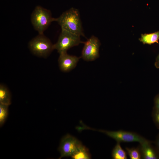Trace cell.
I'll use <instances>...</instances> for the list:
<instances>
[{
    "label": "cell",
    "instance_id": "obj_15",
    "mask_svg": "<svg viewBox=\"0 0 159 159\" xmlns=\"http://www.w3.org/2000/svg\"><path fill=\"white\" fill-rule=\"evenodd\" d=\"M9 105L0 103V126H1L7 118Z\"/></svg>",
    "mask_w": 159,
    "mask_h": 159
},
{
    "label": "cell",
    "instance_id": "obj_9",
    "mask_svg": "<svg viewBox=\"0 0 159 159\" xmlns=\"http://www.w3.org/2000/svg\"><path fill=\"white\" fill-rule=\"evenodd\" d=\"M152 142L140 144L139 146L142 158L144 159H158L159 153L155 147L151 145Z\"/></svg>",
    "mask_w": 159,
    "mask_h": 159
},
{
    "label": "cell",
    "instance_id": "obj_6",
    "mask_svg": "<svg viewBox=\"0 0 159 159\" xmlns=\"http://www.w3.org/2000/svg\"><path fill=\"white\" fill-rule=\"evenodd\" d=\"M83 43L84 44L81 57L84 60L93 61L99 57L100 43L97 37L92 35Z\"/></svg>",
    "mask_w": 159,
    "mask_h": 159
},
{
    "label": "cell",
    "instance_id": "obj_12",
    "mask_svg": "<svg viewBox=\"0 0 159 159\" xmlns=\"http://www.w3.org/2000/svg\"><path fill=\"white\" fill-rule=\"evenodd\" d=\"M0 103L9 105L11 104V97L9 91L3 85H0Z\"/></svg>",
    "mask_w": 159,
    "mask_h": 159
},
{
    "label": "cell",
    "instance_id": "obj_13",
    "mask_svg": "<svg viewBox=\"0 0 159 159\" xmlns=\"http://www.w3.org/2000/svg\"><path fill=\"white\" fill-rule=\"evenodd\" d=\"M126 153L122 148L120 143L117 142L112 151V157L114 159H127Z\"/></svg>",
    "mask_w": 159,
    "mask_h": 159
},
{
    "label": "cell",
    "instance_id": "obj_17",
    "mask_svg": "<svg viewBox=\"0 0 159 159\" xmlns=\"http://www.w3.org/2000/svg\"><path fill=\"white\" fill-rule=\"evenodd\" d=\"M154 109L159 110V95L155 99V106Z\"/></svg>",
    "mask_w": 159,
    "mask_h": 159
},
{
    "label": "cell",
    "instance_id": "obj_5",
    "mask_svg": "<svg viewBox=\"0 0 159 159\" xmlns=\"http://www.w3.org/2000/svg\"><path fill=\"white\" fill-rule=\"evenodd\" d=\"M29 47L32 52L40 57H46L54 49V44L43 35L39 34L29 42Z\"/></svg>",
    "mask_w": 159,
    "mask_h": 159
},
{
    "label": "cell",
    "instance_id": "obj_4",
    "mask_svg": "<svg viewBox=\"0 0 159 159\" xmlns=\"http://www.w3.org/2000/svg\"><path fill=\"white\" fill-rule=\"evenodd\" d=\"M84 42L81 40L80 36L61 30L57 42L54 44V49H56L59 54L67 52L72 47Z\"/></svg>",
    "mask_w": 159,
    "mask_h": 159
},
{
    "label": "cell",
    "instance_id": "obj_3",
    "mask_svg": "<svg viewBox=\"0 0 159 159\" xmlns=\"http://www.w3.org/2000/svg\"><path fill=\"white\" fill-rule=\"evenodd\" d=\"M86 129L97 130L102 132L118 142H138L140 144L150 142L140 135L135 132L120 130L117 131L95 130L86 126Z\"/></svg>",
    "mask_w": 159,
    "mask_h": 159
},
{
    "label": "cell",
    "instance_id": "obj_11",
    "mask_svg": "<svg viewBox=\"0 0 159 159\" xmlns=\"http://www.w3.org/2000/svg\"><path fill=\"white\" fill-rule=\"evenodd\" d=\"M139 40L144 44L150 45L155 43H158L159 31L151 33L142 34Z\"/></svg>",
    "mask_w": 159,
    "mask_h": 159
},
{
    "label": "cell",
    "instance_id": "obj_10",
    "mask_svg": "<svg viewBox=\"0 0 159 159\" xmlns=\"http://www.w3.org/2000/svg\"><path fill=\"white\" fill-rule=\"evenodd\" d=\"M71 157L73 159H90L91 156L88 149L81 143Z\"/></svg>",
    "mask_w": 159,
    "mask_h": 159
},
{
    "label": "cell",
    "instance_id": "obj_7",
    "mask_svg": "<svg viewBox=\"0 0 159 159\" xmlns=\"http://www.w3.org/2000/svg\"><path fill=\"white\" fill-rule=\"evenodd\" d=\"M82 143L75 137L67 134L61 139L58 150L60 155L59 159L71 157Z\"/></svg>",
    "mask_w": 159,
    "mask_h": 159
},
{
    "label": "cell",
    "instance_id": "obj_16",
    "mask_svg": "<svg viewBox=\"0 0 159 159\" xmlns=\"http://www.w3.org/2000/svg\"><path fill=\"white\" fill-rule=\"evenodd\" d=\"M152 116L155 125L159 129V110L153 109Z\"/></svg>",
    "mask_w": 159,
    "mask_h": 159
},
{
    "label": "cell",
    "instance_id": "obj_1",
    "mask_svg": "<svg viewBox=\"0 0 159 159\" xmlns=\"http://www.w3.org/2000/svg\"><path fill=\"white\" fill-rule=\"evenodd\" d=\"M55 21L60 26L61 30L85 36L80 13L77 9L72 8L65 11L56 18Z\"/></svg>",
    "mask_w": 159,
    "mask_h": 159
},
{
    "label": "cell",
    "instance_id": "obj_14",
    "mask_svg": "<svg viewBox=\"0 0 159 159\" xmlns=\"http://www.w3.org/2000/svg\"><path fill=\"white\" fill-rule=\"evenodd\" d=\"M125 149L127 153L131 159H142L139 146L137 148H129L126 147Z\"/></svg>",
    "mask_w": 159,
    "mask_h": 159
},
{
    "label": "cell",
    "instance_id": "obj_19",
    "mask_svg": "<svg viewBox=\"0 0 159 159\" xmlns=\"http://www.w3.org/2000/svg\"><path fill=\"white\" fill-rule=\"evenodd\" d=\"M155 65L156 68H159V54L156 58Z\"/></svg>",
    "mask_w": 159,
    "mask_h": 159
},
{
    "label": "cell",
    "instance_id": "obj_2",
    "mask_svg": "<svg viewBox=\"0 0 159 159\" xmlns=\"http://www.w3.org/2000/svg\"><path fill=\"white\" fill-rule=\"evenodd\" d=\"M56 19V18L52 17L49 10L40 6L35 7L31 16L32 25L40 34H43L44 31Z\"/></svg>",
    "mask_w": 159,
    "mask_h": 159
},
{
    "label": "cell",
    "instance_id": "obj_8",
    "mask_svg": "<svg viewBox=\"0 0 159 159\" xmlns=\"http://www.w3.org/2000/svg\"><path fill=\"white\" fill-rule=\"evenodd\" d=\"M80 58L69 55L67 52L59 54L58 62L60 69L64 72L70 71L76 67Z\"/></svg>",
    "mask_w": 159,
    "mask_h": 159
},
{
    "label": "cell",
    "instance_id": "obj_18",
    "mask_svg": "<svg viewBox=\"0 0 159 159\" xmlns=\"http://www.w3.org/2000/svg\"><path fill=\"white\" fill-rule=\"evenodd\" d=\"M155 148L159 153V134L157 136L155 142Z\"/></svg>",
    "mask_w": 159,
    "mask_h": 159
}]
</instances>
